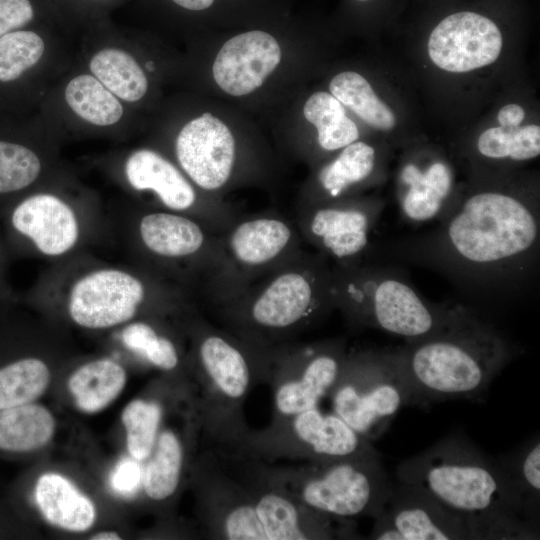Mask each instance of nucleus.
<instances>
[{"instance_id": "nucleus-1", "label": "nucleus", "mask_w": 540, "mask_h": 540, "mask_svg": "<svg viewBox=\"0 0 540 540\" xmlns=\"http://www.w3.org/2000/svg\"><path fill=\"white\" fill-rule=\"evenodd\" d=\"M436 223L427 232L380 246L378 255L439 273L483 315L535 286L540 259L536 194L479 187L458 195Z\"/></svg>"}, {"instance_id": "nucleus-2", "label": "nucleus", "mask_w": 540, "mask_h": 540, "mask_svg": "<svg viewBox=\"0 0 540 540\" xmlns=\"http://www.w3.org/2000/svg\"><path fill=\"white\" fill-rule=\"evenodd\" d=\"M201 518L211 539L324 540L355 538L352 521L318 512L271 484L263 460L206 449L194 466Z\"/></svg>"}, {"instance_id": "nucleus-3", "label": "nucleus", "mask_w": 540, "mask_h": 540, "mask_svg": "<svg viewBox=\"0 0 540 540\" xmlns=\"http://www.w3.org/2000/svg\"><path fill=\"white\" fill-rule=\"evenodd\" d=\"M398 482L416 487L461 517L474 539H535L504 471L460 435L401 462Z\"/></svg>"}, {"instance_id": "nucleus-4", "label": "nucleus", "mask_w": 540, "mask_h": 540, "mask_svg": "<svg viewBox=\"0 0 540 540\" xmlns=\"http://www.w3.org/2000/svg\"><path fill=\"white\" fill-rule=\"evenodd\" d=\"M329 261L319 252L303 251L250 283L214 308L223 329L258 356L295 342L335 310Z\"/></svg>"}, {"instance_id": "nucleus-5", "label": "nucleus", "mask_w": 540, "mask_h": 540, "mask_svg": "<svg viewBox=\"0 0 540 540\" xmlns=\"http://www.w3.org/2000/svg\"><path fill=\"white\" fill-rule=\"evenodd\" d=\"M393 349L421 407L479 398L518 353L489 317L467 305L444 329Z\"/></svg>"}, {"instance_id": "nucleus-6", "label": "nucleus", "mask_w": 540, "mask_h": 540, "mask_svg": "<svg viewBox=\"0 0 540 540\" xmlns=\"http://www.w3.org/2000/svg\"><path fill=\"white\" fill-rule=\"evenodd\" d=\"M188 330L198 387L194 404L207 449L242 453L251 430L244 404L250 390L263 383L260 358L228 331L202 318L189 321Z\"/></svg>"}, {"instance_id": "nucleus-7", "label": "nucleus", "mask_w": 540, "mask_h": 540, "mask_svg": "<svg viewBox=\"0 0 540 540\" xmlns=\"http://www.w3.org/2000/svg\"><path fill=\"white\" fill-rule=\"evenodd\" d=\"M332 296L350 331L377 329L405 342L444 329L466 307L427 300L403 269L373 260L332 264Z\"/></svg>"}, {"instance_id": "nucleus-8", "label": "nucleus", "mask_w": 540, "mask_h": 540, "mask_svg": "<svg viewBox=\"0 0 540 540\" xmlns=\"http://www.w3.org/2000/svg\"><path fill=\"white\" fill-rule=\"evenodd\" d=\"M269 482L306 506L338 520L375 518L389 497L394 482L380 455L329 461H305L297 466H276L263 460Z\"/></svg>"}, {"instance_id": "nucleus-9", "label": "nucleus", "mask_w": 540, "mask_h": 540, "mask_svg": "<svg viewBox=\"0 0 540 540\" xmlns=\"http://www.w3.org/2000/svg\"><path fill=\"white\" fill-rule=\"evenodd\" d=\"M328 397L333 412L371 442L403 406H417L393 348L348 351Z\"/></svg>"}, {"instance_id": "nucleus-10", "label": "nucleus", "mask_w": 540, "mask_h": 540, "mask_svg": "<svg viewBox=\"0 0 540 540\" xmlns=\"http://www.w3.org/2000/svg\"><path fill=\"white\" fill-rule=\"evenodd\" d=\"M347 353L341 337L292 342L262 353V380L273 391L272 420L318 407L334 386Z\"/></svg>"}, {"instance_id": "nucleus-11", "label": "nucleus", "mask_w": 540, "mask_h": 540, "mask_svg": "<svg viewBox=\"0 0 540 540\" xmlns=\"http://www.w3.org/2000/svg\"><path fill=\"white\" fill-rule=\"evenodd\" d=\"M243 453L269 463L279 459L315 462L380 455L370 440L336 413L318 407L272 420L262 430H250Z\"/></svg>"}, {"instance_id": "nucleus-12", "label": "nucleus", "mask_w": 540, "mask_h": 540, "mask_svg": "<svg viewBox=\"0 0 540 540\" xmlns=\"http://www.w3.org/2000/svg\"><path fill=\"white\" fill-rule=\"evenodd\" d=\"M123 176L136 192L150 193L166 210L193 217L221 234L240 216L220 198L195 186L178 165L151 148L131 151Z\"/></svg>"}, {"instance_id": "nucleus-13", "label": "nucleus", "mask_w": 540, "mask_h": 540, "mask_svg": "<svg viewBox=\"0 0 540 540\" xmlns=\"http://www.w3.org/2000/svg\"><path fill=\"white\" fill-rule=\"evenodd\" d=\"M383 209L382 200L353 196L298 207L296 226L302 239L333 264L350 265L368 258Z\"/></svg>"}, {"instance_id": "nucleus-14", "label": "nucleus", "mask_w": 540, "mask_h": 540, "mask_svg": "<svg viewBox=\"0 0 540 540\" xmlns=\"http://www.w3.org/2000/svg\"><path fill=\"white\" fill-rule=\"evenodd\" d=\"M220 238L236 287L234 296L304 251L297 226L277 213L239 216Z\"/></svg>"}, {"instance_id": "nucleus-15", "label": "nucleus", "mask_w": 540, "mask_h": 540, "mask_svg": "<svg viewBox=\"0 0 540 540\" xmlns=\"http://www.w3.org/2000/svg\"><path fill=\"white\" fill-rule=\"evenodd\" d=\"M141 277L119 269H99L77 280L69 293L68 310L81 327L104 329L131 320L153 296L154 290Z\"/></svg>"}, {"instance_id": "nucleus-16", "label": "nucleus", "mask_w": 540, "mask_h": 540, "mask_svg": "<svg viewBox=\"0 0 540 540\" xmlns=\"http://www.w3.org/2000/svg\"><path fill=\"white\" fill-rule=\"evenodd\" d=\"M43 32L26 27L0 37V109L30 114L43 94L46 79L60 54Z\"/></svg>"}, {"instance_id": "nucleus-17", "label": "nucleus", "mask_w": 540, "mask_h": 540, "mask_svg": "<svg viewBox=\"0 0 540 540\" xmlns=\"http://www.w3.org/2000/svg\"><path fill=\"white\" fill-rule=\"evenodd\" d=\"M176 164L190 181L210 195L224 190L238 165V147L229 127L211 113H203L177 133Z\"/></svg>"}, {"instance_id": "nucleus-18", "label": "nucleus", "mask_w": 540, "mask_h": 540, "mask_svg": "<svg viewBox=\"0 0 540 540\" xmlns=\"http://www.w3.org/2000/svg\"><path fill=\"white\" fill-rule=\"evenodd\" d=\"M374 540L474 539L467 523L424 491L398 482L374 518Z\"/></svg>"}, {"instance_id": "nucleus-19", "label": "nucleus", "mask_w": 540, "mask_h": 540, "mask_svg": "<svg viewBox=\"0 0 540 540\" xmlns=\"http://www.w3.org/2000/svg\"><path fill=\"white\" fill-rule=\"evenodd\" d=\"M502 43V34L491 19L461 11L445 17L433 29L428 53L440 69L463 73L495 62Z\"/></svg>"}, {"instance_id": "nucleus-20", "label": "nucleus", "mask_w": 540, "mask_h": 540, "mask_svg": "<svg viewBox=\"0 0 540 540\" xmlns=\"http://www.w3.org/2000/svg\"><path fill=\"white\" fill-rule=\"evenodd\" d=\"M5 216L10 236L31 242L47 256L69 252L79 238L75 211L54 193H27L7 210Z\"/></svg>"}, {"instance_id": "nucleus-21", "label": "nucleus", "mask_w": 540, "mask_h": 540, "mask_svg": "<svg viewBox=\"0 0 540 540\" xmlns=\"http://www.w3.org/2000/svg\"><path fill=\"white\" fill-rule=\"evenodd\" d=\"M44 124L43 116L0 109V214L5 215L42 176L44 162L37 140Z\"/></svg>"}, {"instance_id": "nucleus-22", "label": "nucleus", "mask_w": 540, "mask_h": 540, "mask_svg": "<svg viewBox=\"0 0 540 540\" xmlns=\"http://www.w3.org/2000/svg\"><path fill=\"white\" fill-rule=\"evenodd\" d=\"M281 48L276 38L260 29L228 39L218 51L213 67L216 84L231 96L257 90L279 65Z\"/></svg>"}, {"instance_id": "nucleus-23", "label": "nucleus", "mask_w": 540, "mask_h": 540, "mask_svg": "<svg viewBox=\"0 0 540 540\" xmlns=\"http://www.w3.org/2000/svg\"><path fill=\"white\" fill-rule=\"evenodd\" d=\"M454 190L451 165L433 158L428 163L405 162L398 173V206L404 221L412 225L437 222L452 206Z\"/></svg>"}, {"instance_id": "nucleus-24", "label": "nucleus", "mask_w": 540, "mask_h": 540, "mask_svg": "<svg viewBox=\"0 0 540 540\" xmlns=\"http://www.w3.org/2000/svg\"><path fill=\"white\" fill-rule=\"evenodd\" d=\"M56 90L66 117L79 126L100 132L126 126L129 106L86 70L64 77Z\"/></svg>"}, {"instance_id": "nucleus-25", "label": "nucleus", "mask_w": 540, "mask_h": 540, "mask_svg": "<svg viewBox=\"0 0 540 540\" xmlns=\"http://www.w3.org/2000/svg\"><path fill=\"white\" fill-rule=\"evenodd\" d=\"M378 172V154L372 145L355 141L341 149L317 170L313 186L302 196L299 206H310L348 197L372 180Z\"/></svg>"}, {"instance_id": "nucleus-26", "label": "nucleus", "mask_w": 540, "mask_h": 540, "mask_svg": "<svg viewBox=\"0 0 540 540\" xmlns=\"http://www.w3.org/2000/svg\"><path fill=\"white\" fill-rule=\"evenodd\" d=\"M134 52L124 42L89 45L83 68L95 76L127 106L142 102L149 93L150 80Z\"/></svg>"}, {"instance_id": "nucleus-27", "label": "nucleus", "mask_w": 540, "mask_h": 540, "mask_svg": "<svg viewBox=\"0 0 540 540\" xmlns=\"http://www.w3.org/2000/svg\"><path fill=\"white\" fill-rule=\"evenodd\" d=\"M35 499L44 518L54 526L83 532L94 524L93 502L60 474L41 475L35 486Z\"/></svg>"}, {"instance_id": "nucleus-28", "label": "nucleus", "mask_w": 540, "mask_h": 540, "mask_svg": "<svg viewBox=\"0 0 540 540\" xmlns=\"http://www.w3.org/2000/svg\"><path fill=\"white\" fill-rule=\"evenodd\" d=\"M186 446L173 429L160 431L148 461L143 468L142 486L147 497L164 503L177 493L185 464Z\"/></svg>"}, {"instance_id": "nucleus-29", "label": "nucleus", "mask_w": 540, "mask_h": 540, "mask_svg": "<svg viewBox=\"0 0 540 540\" xmlns=\"http://www.w3.org/2000/svg\"><path fill=\"white\" fill-rule=\"evenodd\" d=\"M125 383L124 368L111 359L103 358L79 367L70 376L68 388L80 410L95 413L114 401Z\"/></svg>"}, {"instance_id": "nucleus-30", "label": "nucleus", "mask_w": 540, "mask_h": 540, "mask_svg": "<svg viewBox=\"0 0 540 540\" xmlns=\"http://www.w3.org/2000/svg\"><path fill=\"white\" fill-rule=\"evenodd\" d=\"M55 420L49 410L27 403L0 410V449L28 452L45 446L52 438Z\"/></svg>"}, {"instance_id": "nucleus-31", "label": "nucleus", "mask_w": 540, "mask_h": 540, "mask_svg": "<svg viewBox=\"0 0 540 540\" xmlns=\"http://www.w3.org/2000/svg\"><path fill=\"white\" fill-rule=\"evenodd\" d=\"M507 476L526 521L538 530L540 500V443L534 437L510 455L495 458Z\"/></svg>"}, {"instance_id": "nucleus-32", "label": "nucleus", "mask_w": 540, "mask_h": 540, "mask_svg": "<svg viewBox=\"0 0 540 540\" xmlns=\"http://www.w3.org/2000/svg\"><path fill=\"white\" fill-rule=\"evenodd\" d=\"M303 114L316 127L317 144L324 152L341 150L359 138L356 124L331 93L312 94L304 104Z\"/></svg>"}, {"instance_id": "nucleus-33", "label": "nucleus", "mask_w": 540, "mask_h": 540, "mask_svg": "<svg viewBox=\"0 0 540 540\" xmlns=\"http://www.w3.org/2000/svg\"><path fill=\"white\" fill-rule=\"evenodd\" d=\"M329 90L342 105L351 109L371 127L383 131L394 128V113L377 97L362 75L353 71L341 72L331 79Z\"/></svg>"}, {"instance_id": "nucleus-34", "label": "nucleus", "mask_w": 540, "mask_h": 540, "mask_svg": "<svg viewBox=\"0 0 540 540\" xmlns=\"http://www.w3.org/2000/svg\"><path fill=\"white\" fill-rule=\"evenodd\" d=\"M47 365L35 357L17 359L0 368V410L31 403L49 385Z\"/></svg>"}, {"instance_id": "nucleus-35", "label": "nucleus", "mask_w": 540, "mask_h": 540, "mask_svg": "<svg viewBox=\"0 0 540 540\" xmlns=\"http://www.w3.org/2000/svg\"><path fill=\"white\" fill-rule=\"evenodd\" d=\"M479 155L492 161L520 163L539 156L540 127H492L480 134L476 145Z\"/></svg>"}, {"instance_id": "nucleus-36", "label": "nucleus", "mask_w": 540, "mask_h": 540, "mask_svg": "<svg viewBox=\"0 0 540 540\" xmlns=\"http://www.w3.org/2000/svg\"><path fill=\"white\" fill-rule=\"evenodd\" d=\"M123 344L133 352L140 354L152 366L172 373L181 368V352L167 333L146 321L129 324L123 330Z\"/></svg>"}, {"instance_id": "nucleus-37", "label": "nucleus", "mask_w": 540, "mask_h": 540, "mask_svg": "<svg viewBox=\"0 0 540 540\" xmlns=\"http://www.w3.org/2000/svg\"><path fill=\"white\" fill-rule=\"evenodd\" d=\"M163 414V405L155 400L137 399L125 407L121 419L132 458L143 461L150 456L160 432Z\"/></svg>"}, {"instance_id": "nucleus-38", "label": "nucleus", "mask_w": 540, "mask_h": 540, "mask_svg": "<svg viewBox=\"0 0 540 540\" xmlns=\"http://www.w3.org/2000/svg\"><path fill=\"white\" fill-rule=\"evenodd\" d=\"M35 17L32 0H0V37L29 27Z\"/></svg>"}, {"instance_id": "nucleus-39", "label": "nucleus", "mask_w": 540, "mask_h": 540, "mask_svg": "<svg viewBox=\"0 0 540 540\" xmlns=\"http://www.w3.org/2000/svg\"><path fill=\"white\" fill-rule=\"evenodd\" d=\"M143 480V467L132 457L122 458L110 475L112 489L122 496L137 493Z\"/></svg>"}, {"instance_id": "nucleus-40", "label": "nucleus", "mask_w": 540, "mask_h": 540, "mask_svg": "<svg viewBox=\"0 0 540 540\" xmlns=\"http://www.w3.org/2000/svg\"><path fill=\"white\" fill-rule=\"evenodd\" d=\"M525 116L524 110L517 104H508L498 112V122L505 127H518Z\"/></svg>"}, {"instance_id": "nucleus-41", "label": "nucleus", "mask_w": 540, "mask_h": 540, "mask_svg": "<svg viewBox=\"0 0 540 540\" xmlns=\"http://www.w3.org/2000/svg\"><path fill=\"white\" fill-rule=\"evenodd\" d=\"M177 8L191 13H201L211 10L218 0H169Z\"/></svg>"}, {"instance_id": "nucleus-42", "label": "nucleus", "mask_w": 540, "mask_h": 540, "mask_svg": "<svg viewBox=\"0 0 540 540\" xmlns=\"http://www.w3.org/2000/svg\"><path fill=\"white\" fill-rule=\"evenodd\" d=\"M91 539L93 540H118L120 539L119 535L113 531H104L94 534Z\"/></svg>"}, {"instance_id": "nucleus-43", "label": "nucleus", "mask_w": 540, "mask_h": 540, "mask_svg": "<svg viewBox=\"0 0 540 540\" xmlns=\"http://www.w3.org/2000/svg\"><path fill=\"white\" fill-rule=\"evenodd\" d=\"M5 258H6L5 242H3L0 238V280H1V274L3 270Z\"/></svg>"}, {"instance_id": "nucleus-44", "label": "nucleus", "mask_w": 540, "mask_h": 540, "mask_svg": "<svg viewBox=\"0 0 540 540\" xmlns=\"http://www.w3.org/2000/svg\"><path fill=\"white\" fill-rule=\"evenodd\" d=\"M356 1H359V2H366V1H369V0H356Z\"/></svg>"}]
</instances>
